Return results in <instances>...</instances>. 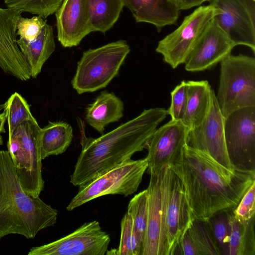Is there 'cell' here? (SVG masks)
I'll return each instance as SVG.
<instances>
[{"label":"cell","instance_id":"6da1fadb","mask_svg":"<svg viewBox=\"0 0 255 255\" xmlns=\"http://www.w3.org/2000/svg\"><path fill=\"white\" fill-rule=\"evenodd\" d=\"M169 165L184 186L192 221L234 211L255 182V171L227 168L186 144Z\"/></svg>","mask_w":255,"mask_h":255},{"label":"cell","instance_id":"7a4b0ae2","mask_svg":"<svg viewBox=\"0 0 255 255\" xmlns=\"http://www.w3.org/2000/svg\"><path fill=\"white\" fill-rule=\"evenodd\" d=\"M168 115L165 108H150L97 138L87 137L81 132V151L70 182L74 186L85 185L146 148L158 126Z\"/></svg>","mask_w":255,"mask_h":255},{"label":"cell","instance_id":"3957f363","mask_svg":"<svg viewBox=\"0 0 255 255\" xmlns=\"http://www.w3.org/2000/svg\"><path fill=\"white\" fill-rule=\"evenodd\" d=\"M58 211L22 187L6 150H0V240L9 234L34 239L56 222Z\"/></svg>","mask_w":255,"mask_h":255},{"label":"cell","instance_id":"277c9868","mask_svg":"<svg viewBox=\"0 0 255 255\" xmlns=\"http://www.w3.org/2000/svg\"><path fill=\"white\" fill-rule=\"evenodd\" d=\"M41 129L36 120L20 124L7 141L8 151L20 184L28 195L38 197L43 190Z\"/></svg>","mask_w":255,"mask_h":255},{"label":"cell","instance_id":"5b68a950","mask_svg":"<svg viewBox=\"0 0 255 255\" xmlns=\"http://www.w3.org/2000/svg\"><path fill=\"white\" fill-rule=\"evenodd\" d=\"M220 63L216 97L224 117L238 109L255 106V59L230 54Z\"/></svg>","mask_w":255,"mask_h":255},{"label":"cell","instance_id":"8992f818","mask_svg":"<svg viewBox=\"0 0 255 255\" xmlns=\"http://www.w3.org/2000/svg\"><path fill=\"white\" fill-rule=\"evenodd\" d=\"M129 51L123 40L84 51L71 81L73 88L81 94L106 87L118 74Z\"/></svg>","mask_w":255,"mask_h":255},{"label":"cell","instance_id":"52a82bcc","mask_svg":"<svg viewBox=\"0 0 255 255\" xmlns=\"http://www.w3.org/2000/svg\"><path fill=\"white\" fill-rule=\"evenodd\" d=\"M146 158L128 159L98 176L89 183L79 186L78 193L66 210L71 211L87 202L109 194L125 196L135 193L147 170Z\"/></svg>","mask_w":255,"mask_h":255},{"label":"cell","instance_id":"ba28073f","mask_svg":"<svg viewBox=\"0 0 255 255\" xmlns=\"http://www.w3.org/2000/svg\"><path fill=\"white\" fill-rule=\"evenodd\" d=\"M224 136L232 166L255 171V106L238 109L227 116Z\"/></svg>","mask_w":255,"mask_h":255},{"label":"cell","instance_id":"9c48e42d","mask_svg":"<svg viewBox=\"0 0 255 255\" xmlns=\"http://www.w3.org/2000/svg\"><path fill=\"white\" fill-rule=\"evenodd\" d=\"M216 13V9L210 4L196 8L185 17L177 29L158 42L156 51L173 69L184 64L201 34Z\"/></svg>","mask_w":255,"mask_h":255},{"label":"cell","instance_id":"30bf717a","mask_svg":"<svg viewBox=\"0 0 255 255\" xmlns=\"http://www.w3.org/2000/svg\"><path fill=\"white\" fill-rule=\"evenodd\" d=\"M216 9L213 19L236 46L255 52V0H210Z\"/></svg>","mask_w":255,"mask_h":255},{"label":"cell","instance_id":"8fae6325","mask_svg":"<svg viewBox=\"0 0 255 255\" xmlns=\"http://www.w3.org/2000/svg\"><path fill=\"white\" fill-rule=\"evenodd\" d=\"M110 237L97 221L85 223L56 241L30 249L28 255H104Z\"/></svg>","mask_w":255,"mask_h":255},{"label":"cell","instance_id":"7c38bea8","mask_svg":"<svg viewBox=\"0 0 255 255\" xmlns=\"http://www.w3.org/2000/svg\"><path fill=\"white\" fill-rule=\"evenodd\" d=\"M163 187L166 255H173L182 235L192 220L184 186L169 164L165 165Z\"/></svg>","mask_w":255,"mask_h":255},{"label":"cell","instance_id":"4fadbf2b","mask_svg":"<svg viewBox=\"0 0 255 255\" xmlns=\"http://www.w3.org/2000/svg\"><path fill=\"white\" fill-rule=\"evenodd\" d=\"M165 165L149 173L150 180L146 189L147 222L141 255H166L163 187Z\"/></svg>","mask_w":255,"mask_h":255},{"label":"cell","instance_id":"5bb4252c","mask_svg":"<svg viewBox=\"0 0 255 255\" xmlns=\"http://www.w3.org/2000/svg\"><path fill=\"white\" fill-rule=\"evenodd\" d=\"M224 121L213 92L210 110L198 126L188 131L186 144L204 152L225 167L232 166L227 153L224 136Z\"/></svg>","mask_w":255,"mask_h":255},{"label":"cell","instance_id":"9a60e30c","mask_svg":"<svg viewBox=\"0 0 255 255\" xmlns=\"http://www.w3.org/2000/svg\"><path fill=\"white\" fill-rule=\"evenodd\" d=\"M235 46L234 43L212 18L186 59L185 69L189 72L209 69L230 54Z\"/></svg>","mask_w":255,"mask_h":255},{"label":"cell","instance_id":"2e32d148","mask_svg":"<svg viewBox=\"0 0 255 255\" xmlns=\"http://www.w3.org/2000/svg\"><path fill=\"white\" fill-rule=\"evenodd\" d=\"M21 13L17 9L0 7V67L26 81L31 77L30 69L16 39L17 23Z\"/></svg>","mask_w":255,"mask_h":255},{"label":"cell","instance_id":"e0dca14e","mask_svg":"<svg viewBox=\"0 0 255 255\" xmlns=\"http://www.w3.org/2000/svg\"><path fill=\"white\" fill-rule=\"evenodd\" d=\"M188 131L181 121L172 120L157 128L146 146L149 174L173 161L186 144Z\"/></svg>","mask_w":255,"mask_h":255},{"label":"cell","instance_id":"ac0fdd59","mask_svg":"<svg viewBox=\"0 0 255 255\" xmlns=\"http://www.w3.org/2000/svg\"><path fill=\"white\" fill-rule=\"evenodd\" d=\"M55 16L57 38L64 47L78 45L92 32L87 0H63Z\"/></svg>","mask_w":255,"mask_h":255},{"label":"cell","instance_id":"d6986e66","mask_svg":"<svg viewBox=\"0 0 255 255\" xmlns=\"http://www.w3.org/2000/svg\"><path fill=\"white\" fill-rule=\"evenodd\" d=\"M136 22H146L158 31L176 23L180 9L175 0H123Z\"/></svg>","mask_w":255,"mask_h":255},{"label":"cell","instance_id":"ffe728a7","mask_svg":"<svg viewBox=\"0 0 255 255\" xmlns=\"http://www.w3.org/2000/svg\"><path fill=\"white\" fill-rule=\"evenodd\" d=\"M221 255L207 221L193 220L182 235L173 255Z\"/></svg>","mask_w":255,"mask_h":255},{"label":"cell","instance_id":"44dd1931","mask_svg":"<svg viewBox=\"0 0 255 255\" xmlns=\"http://www.w3.org/2000/svg\"><path fill=\"white\" fill-rule=\"evenodd\" d=\"M187 82L188 99L181 122L190 130L200 125L206 117L214 91L207 80Z\"/></svg>","mask_w":255,"mask_h":255},{"label":"cell","instance_id":"7402d4cb","mask_svg":"<svg viewBox=\"0 0 255 255\" xmlns=\"http://www.w3.org/2000/svg\"><path fill=\"white\" fill-rule=\"evenodd\" d=\"M17 43L28 64L31 77L36 78L55 49L52 26L46 23L35 40L27 41L19 38Z\"/></svg>","mask_w":255,"mask_h":255},{"label":"cell","instance_id":"603a6c76","mask_svg":"<svg viewBox=\"0 0 255 255\" xmlns=\"http://www.w3.org/2000/svg\"><path fill=\"white\" fill-rule=\"evenodd\" d=\"M124 103L115 94L101 92L87 108L85 119L92 128L103 134L109 124L118 121L123 117Z\"/></svg>","mask_w":255,"mask_h":255},{"label":"cell","instance_id":"cb8c5ba5","mask_svg":"<svg viewBox=\"0 0 255 255\" xmlns=\"http://www.w3.org/2000/svg\"><path fill=\"white\" fill-rule=\"evenodd\" d=\"M233 211L229 213L230 242L229 255H255V217L249 221L241 222L234 216Z\"/></svg>","mask_w":255,"mask_h":255},{"label":"cell","instance_id":"d4e9b609","mask_svg":"<svg viewBox=\"0 0 255 255\" xmlns=\"http://www.w3.org/2000/svg\"><path fill=\"white\" fill-rule=\"evenodd\" d=\"M73 136L72 127L63 122H49L41 129V156L42 160L50 155L65 152Z\"/></svg>","mask_w":255,"mask_h":255},{"label":"cell","instance_id":"484cf974","mask_svg":"<svg viewBox=\"0 0 255 255\" xmlns=\"http://www.w3.org/2000/svg\"><path fill=\"white\" fill-rule=\"evenodd\" d=\"M92 32L105 33L119 19L123 0H87Z\"/></svg>","mask_w":255,"mask_h":255},{"label":"cell","instance_id":"4316f807","mask_svg":"<svg viewBox=\"0 0 255 255\" xmlns=\"http://www.w3.org/2000/svg\"><path fill=\"white\" fill-rule=\"evenodd\" d=\"M3 108L8 126V139L20 124L26 121H36L30 111L28 104L17 92L10 96Z\"/></svg>","mask_w":255,"mask_h":255},{"label":"cell","instance_id":"83f0119b","mask_svg":"<svg viewBox=\"0 0 255 255\" xmlns=\"http://www.w3.org/2000/svg\"><path fill=\"white\" fill-rule=\"evenodd\" d=\"M147 189L135 195L128 206L127 213L132 220L133 229L142 249L147 222Z\"/></svg>","mask_w":255,"mask_h":255},{"label":"cell","instance_id":"f1b7e54d","mask_svg":"<svg viewBox=\"0 0 255 255\" xmlns=\"http://www.w3.org/2000/svg\"><path fill=\"white\" fill-rule=\"evenodd\" d=\"M121 238L119 248L107 251L106 255H141L142 247L133 229L132 218L127 212L121 223Z\"/></svg>","mask_w":255,"mask_h":255},{"label":"cell","instance_id":"f546056e","mask_svg":"<svg viewBox=\"0 0 255 255\" xmlns=\"http://www.w3.org/2000/svg\"><path fill=\"white\" fill-rule=\"evenodd\" d=\"M63 0H4L7 7L36 14L43 18L55 13Z\"/></svg>","mask_w":255,"mask_h":255},{"label":"cell","instance_id":"4dcf8cb0","mask_svg":"<svg viewBox=\"0 0 255 255\" xmlns=\"http://www.w3.org/2000/svg\"><path fill=\"white\" fill-rule=\"evenodd\" d=\"M229 211H225L217 213L207 221L221 255H228L230 242Z\"/></svg>","mask_w":255,"mask_h":255},{"label":"cell","instance_id":"1f68e13d","mask_svg":"<svg viewBox=\"0 0 255 255\" xmlns=\"http://www.w3.org/2000/svg\"><path fill=\"white\" fill-rule=\"evenodd\" d=\"M188 99L187 82L182 81L171 92V104L167 110L171 120L182 121Z\"/></svg>","mask_w":255,"mask_h":255},{"label":"cell","instance_id":"d6a6232c","mask_svg":"<svg viewBox=\"0 0 255 255\" xmlns=\"http://www.w3.org/2000/svg\"><path fill=\"white\" fill-rule=\"evenodd\" d=\"M46 23L43 18L34 16L30 18L20 16L17 23V35L27 41L35 40Z\"/></svg>","mask_w":255,"mask_h":255},{"label":"cell","instance_id":"836d02e7","mask_svg":"<svg viewBox=\"0 0 255 255\" xmlns=\"http://www.w3.org/2000/svg\"><path fill=\"white\" fill-rule=\"evenodd\" d=\"M255 182L252 184L238 206L233 211L234 217L241 222L255 217Z\"/></svg>","mask_w":255,"mask_h":255},{"label":"cell","instance_id":"e575fe53","mask_svg":"<svg viewBox=\"0 0 255 255\" xmlns=\"http://www.w3.org/2000/svg\"><path fill=\"white\" fill-rule=\"evenodd\" d=\"M210 0H176L178 6L181 10L188 9L194 6H199L202 3Z\"/></svg>","mask_w":255,"mask_h":255},{"label":"cell","instance_id":"d590c367","mask_svg":"<svg viewBox=\"0 0 255 255\" xmlns=\"http://www.w3.org/2000/svg\"><path fill=\"white\" fill-rule=\"evenodd\" d=\"M6 115L5 112L0 114V145L2 144V139L1 133L5 132L4 125L6 121Z\"/></svg>","mask_w":255,"mask_h":255},{"label":"cell","instance_id":"8d00e7d4","mask_svg":"<svg viewBox=\"0 0 255 255\" xmlns=\"http://www.w3.org/2000/svg\"></svg>","mask_w":255,"mask_h":255}]
</instances>
